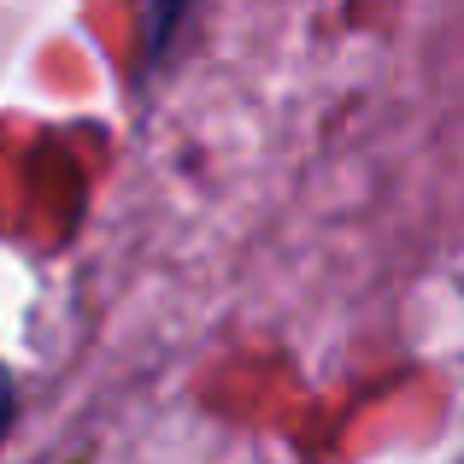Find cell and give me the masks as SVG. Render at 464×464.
Segmentation results:
<instances>
[{
	"label": "cell",
	"mask_w": 464,
	"mask_h": 464,
	"mask_svg": "<svg viewBox=\"0 0 464 464\" xmlns=\"http://www.w3.org/2000/svg\"><path fill=\"white\" fill-rule=\"evenodd\" d=\"M6 423H12V382H6V371H0V435H6Z\"/></svg>",
	"instance_id": "obj_1"
}]
</instances>
